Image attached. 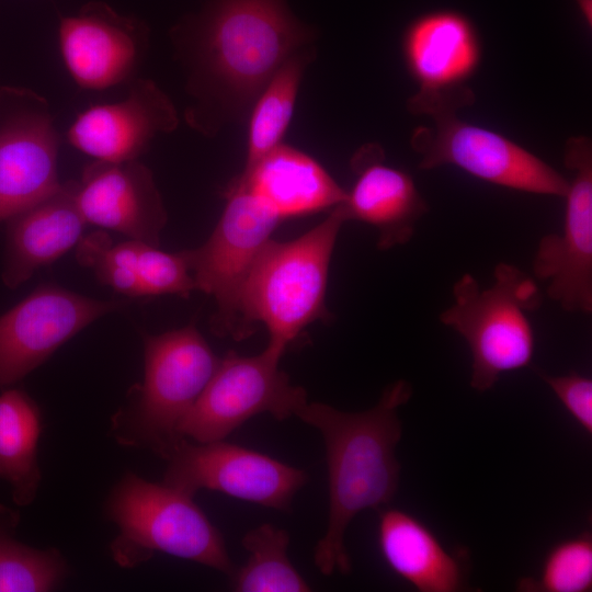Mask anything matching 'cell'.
I'll return each mask as SVG.
<instances>
[{
    "label": "cell",
    "mask_w": 592,
    "mask_h": 592,
    "mask_svg": "<svg viewBox=\"0 0 592 592\" xmlns=\"http://www.w3.org/2000/svg\"><path fill=\"white\" fill-rule=\"evenodd\" d=\"M282 220L332 209L344 191L311 157L278 145L237 178Z\"/></svg>",
    "instance_id": "obj_20"
},
{
    "label": "cell",
    "mask_w": 592,
    "mask_h": 592,
    "mask_svg": "<svg viewBox=\"0 0 592 592\" xmlns=\"http://www.w3.org/2000/svg\"><path fill=\"white\" fill-rule=\"evenodd\" d=\"M289 535L271 524L260 525L242 537L248 560L235 569L231 588L238 592H306L309 584L291 562Z\"/></svg>",
    "instance_id": "obj_24"
},
{
    "label": "cell",
    "mask_w": 592,
    "mask_h": 592,
    "mask_svg": "<svg viewBox=\"0 0 592 592\" xmlns=\"http://www.w3.org/2000/svg\"><path fill=\"white\" fill-rule=\"evenodd\" d=\"M452 292L453 303L439 318L468 344L473 389L485 392L503 374L531 365L536 338L528 314L543 303L534 277L500 262L490 286L481 287L471 274L465 273Z\"/></svg>",
    "instance_id": "obj_4"
},
{
    "label": "cell",
    "mask_w": 592,
    "mask_h": 592,
    "mask_svg": "<svg viewBox=\"0 0 592 592\" xmlns=\"http://www.w3.org/2000/svg\"><path fill=\"white\" fill-rule=\"evenodd\" d=\"M352 164L357 178L343 202L348 219L376 228L379 250L408 243L428 212L412 178L383 163L378 148L362 150Z\"/></svg>",
    "instance_id": "obj_18"
},
{
    "label": "cell",
    "mask_w": 592,
    "mask_h": 592,
    "mask_svg": "<svg viewBox=\"0 0 592 592\" xmlns=\"http://www.w3.org/2000/svg\"><path fill=\"white\" fill-rule=\"evenodd\" d=\"M583 18L591 24L592 0H576Z\"/></svg>",
    "instance_id": "obj_30"
},
{
    "label": "cell",
    "mask_w": 592,
    "mask_h": 592,
    "mask_svg": "<svg viewBox=\"0 0 592 592\" xmlns=\"http://www.w3.org/2000/svg\"><path fill=\"white\" fill-rule=\"evenodd\" d=\"M87 224L158 246L167 213L151 171L137 160L88 164L75 185Z\"/></svg>",
    "instance_id": "obj_16"
},
{
    "label": "cell",
    "mask_w": 592,
    "mask_h": 592,
    "mask_svg": "<svg viewBox=\"0 0 592 592\" xmlns=\"http://www.w3.org/2000/svg\"><path fill=\"white\" fill-rule=\"evenodd\" d=\"M435 126L414 133L412 146L421 169L455 166L485 182L506 189L563 197L568 180L547 162L509 138L455 118L432 115Z\"/></svg>",
    "instance_id": "obj_9"
},
{
    "label": "cell",
    "mask_w": 592,
    "mask_h": 592,
    "mask_svg": "<svg viewBox=\"0 0 592 592\" xmlns=\"http://www.w3.org/2000/svg\"><path fill=\"white\" fill-rule=\"evenodd\" d=\"M218 358L195 328L144 337V380L130 403L112 418L121 445L148 448L167 458L185 439L180 424L218 367Z\"/></svg>",
    "instance_id": "obj_5"
},
{
    "label": "cell",
    "mask_w": 592,
    "mask_h": 592,
    "mask_svg": "<svg viewBox=\"0 0 592 592\" xmlns=\"http://www.w3.org/2000/svg\"><path fill=\"white\" fill-rule=\"evenodd\" d=\"M312 57L314 53L307 49L291 56L259 94L249 122L244 168L281 145L294 112L304 70Z\"/></svg>",
    "instance_id": "obj_23"
},
{
    "label": "cell",
    "mask_w": 592,
    "mask_h": 592,
    "mask_svg": "<svg viewBox=\"0 0 592 592\" xmlns=\"http://www.w3.org/2000/svg\"><path fill=\"white\" fill-rule=\"evenodd\" d=\"M189 91L186 121L214 134L255 102L278 68L312 37L284 0H210L179 24Z\"/></svg>",
    "instance_id": "obj_1"
},
{
    "label": "cell",
    "mask_w": 592,
    "mask_h": 592,
    "mask_svg": "<svg viewBox=\"0 0 592 592\" xmlns=\"http://www.w3.org/2000/svg\"><path fill=\"white\" fill-rule=\"evenodd\" d=\"M138 276L143 296L173 294L187 297L196 289L186 250L166 252L141 242Z\"/></svg>",
    "instance_id": "obj_28"
},
{
    "label": "cell",
    "mask_w": 592,
    "mask_h": 592,
    "mask_svg": "<svg viewBox=\"0 0 592 592\" xmlns=\"http://www.w3.org/2000/svg\"><path fill=\"white\" fill-rule=\"evenodd\" d=\"M411 395V385L398 379L368 410L346 412L308 402L298 414L320 432L326 446L328 525L314 553L316 567L326 576L350 572L344 536L356 514L388 504L397 492L400 464L395 449L402 433L398 409Z\"/></svg>",
    "instance_id": "obj_2"
},
{
    "label": "cell",
    "mask_w": 592,
    "mask_h": 592,
    "mask_svg": "<svg viewBox=\"0 0 592 592\" xmlns=\"http://www.w3.org/2000/svg\"><path fill=\"white\" fill-rule=\"evenodd\" d=\"M282 356L270 346L253 356L230 351L182 420L180 434L207 443L224 440L257 414L278 421L298 417L308 403L307 392L280 368Z\"/></svg>",
    "instance_id": "obj_7"
},
{
    "label": "cell",
    "mask_w": 592,
    "mask_h": 592,
    "mask_svg": "<svg viewBox=\"0 0 592 592\" xmlns=\"http://www.w3.org/2000/svg\"><path fill=\"white\" fill-rule=\"evenodd\" d=\"M177 110L151 80L134 81L126 99L83 111L68 130L69 143L96 160H137L150 141L177 128Z\"/></svg>",
    "instance_id": "obj_17"
},
{
    "label": "cell",
    "mask_w": 592,
    "mask_h": 592,
    "mask_svg": "<svg viewBox=\"0 0 592 592\" xmlns=\"http://www.w3.org/2000/svg\"><path fill=\"white\" fill-rule=\"evenodd\" d=\"M537 375L553 390L572 419L592 433V379L576 372L550 375L536 369Z\"/></svg>",
    "instance_id": "obj_29"
},
{
    "label": "cell",
    "mask_w": 592,
    "mask_h": 592,
    "mask_svg": "<svg viewBox=\"0 0 592 592\" xmlns=\"http://www.w3.org/2000/svg\"><path fill=\"white\" fill-rule=\"evenodd\" d=\"M140 244L133 239L113 244L105 232L96 231L80 239L77 259L91 267L103 284L121 294L139 297L143 296L138 276Z\"/></svg>",
    "instance_id": "obj_27"
},
{
    "label": "cell",
    "mask_w": 592,
    "mask_h": 592,
    "mask_svg": "<svg viewBox=\"0 0 592 592\" xmlns=\"http://www.w3.org/2000/svg\"><path fill=\"white\" fill-rule=\"evenodd\" d=\"M105 512L118 528L110 549L122 568H135L163 553L228 577L235 570L220 532L193 496L127 473L110 492Z\"/></svg>",
    "instance_id": "obj_6"
},
{
    "label": "cell",
    "mask_w": 592,
    "mask_h": 592,
    "mask_svg": "<svg viewBox=\"0 0 592 592\" xmlns=\"http://www.w3.org/2000/svg\"><path fill=\"white\" fill-rule=\"evenodd\" d=\"M348 220L342 203L298 238L266 243L240 294L236 340L249 337L261 322L270 335L267 346L284 354L310 323L329 318V267L339 231Z\"/></svg>",
    "instance_id": "obj_3"
},
{
    "label": "cell",
    "mask_w": 592,
    "mask_h": 592,
    "mask_svg": "<svg viewBox=\"0 0 592 592\" xmlns=\"http://www.w3.org/2000/svg\"><path fill=\"white\" fill-rule=\"evenodd\" d=\"M42 415L24 391L8 389L0 395V478L11 486L15 504H31L38 491L42 473L37 446Z\"/></svg>",
    "instance_id": "obj_22"
},
{
    "label": "cell",
    "mask_w": 592,
    "mask_h": 592,
    "mask_svg": "<svg viewBox=\"0 0 592 592\" xmlns=\"http://www.w3.org/2000/svg\"><path fill=\"white\" fill-rule=\"evenodd\" d=\"M57 160L47 101L29 89L0 88V223L59 187Z\"/></svg>",
    "instance_id": "obj_11"
},
{
    "label": "cell",
    "mask_w": 592,
    "mask_h": 592,
    "mask_svg": "<svg viewBox=\"0 0 592 592\" xmlns=\"http://www.w3.org/2000/svg\"><path fill=\"white\" fill-rule=\"evenodd\" d=\"M225 197V208L207 241L186 252L196 289L217 304L213 332L235 339L241 291L282 219L237 178Z\"/></svg>",
    "instance_id": "obj_8"
},
{
    "label": "cell",
    "mask_w": 592,
    "mask_h": 592,
    "mask_svg": "<svg viewBox=\"0 0 592 592\" xmlns=\"http://www.w3.org/2000/svg\"><path fill=\"white\" fill-rule=\"evenodd\" d=\"M163 483L190 496L201 489L275 510H289L307 474L269 455L224 440L183 439L166 458Z\"/></svg>",
    "instance_id": "obj_10"
},
{
    "label": "cell",
    "mask_w": 592,
    "mask_h": 592,
    "mask_svg": "<svg viewBox=\"0 0 592 592\" xmlns=\"http://www.w3.org/2000/svg\"><path fill=\"white\" fill-rule=\"evenodd\" d=\"M568 180L561 232L540 238L532 262L534 276L546 283L547 296L565 311L592 312V148L572 137L565 148Z\"/></svg>",
    "instance_id": "obj_12"
},
{
    "label": "cell",
    "mask_w": 592,
    "mask_h": 592,
    "mask_svg": "<svg viewBox=\"0 0 592 592\" xmlns=\"http://www.w3.org/2000/svg\"><path fill=\"white\" fill-rule=\"evenodd\" d=\"M16 511L0 504V592H46L66 578L65 558L56 548L37 549L14 538Z\"/></svg>",
    "instance_id": "obj_25"
},
{
    "label": "cell",
    "mask_w": 592,
    "mask_h": 592,
    "mask_svg": "<svg viewBox=\"0 0 592 592\" xmlns=\"http://www.w3.org/2000/svg\"><path fill=\"white\" fill-rule=\"evenodd\" d=\"M76 182L61 183L52 194L9 219L2 273L14 288L38 267L59 259L82 238L86 226L75 194Z\"/></svg>",
    "instance_id": "obj_19"
},
{
    "label": "cell",
    "mask_w": 592,
    "mask_h": 592,
    "mask_svg": "<svg viewBox=\"0 0 592 592\" xmlns=\"http://www.w3.org/2000/svg\"><path fill=\"white\" fill-rule=\"evenodd\" d=\"M408 69L420 86L411 109L434 115L471 100L462 87L480 59L477 32L464 14L440 10L415 19L403 36Z\"/></svg>",
    "instance_id": "obj_14"
},
{
    "label": "cell",
    "mask_w": 592,
    "mask_h": 592,
    "mask_svg": "<svg viewBox=\"0 0 592 592\" xmlns=\"http://www.w3.org/2000/svg\"><path fill=\"white\" fill-rule=\"evenodd\" d=\"M122 301L41 286L0 317V386L16 383L61 344Z\"/></svg>",
    "instance_id": "obj_13"
},
{
    "label": "cell",
    "mask_w": 592,
    "mask_h": 592,
    "mask_svg": "<svg viewBox=\"0 0 592 592\" xmlns=\"http://www.w3.org/2000/svg\"><path fill=\"white\" fill-rule=\"evenodd\" d=\"M148 43L146 24L122 15L102 1H90L60 20L65 65L82 89L103 90L128 80Z\"/></svg>",
    "instance_id": "obj_15"
},
{
    "label": "cell",
    "mask_w": 592,
    "mask_h": 592,
    "mask_svg": "<svg viewBox=\"0 0 592 592\" xmlns=\"http://www.w3.org/2000/svg\"><path fill=\"white\" fill-rule=\"evenodd\" d=\"M378 544L388 567L417 591L456 592L464 587L460 560L414 515L382 510Z\"/></svg>",
    "instance_id": "obj_21"
},
{
    "label": "cell",
    "mask_w": 592,
    "mask_h": 592,
    "mask_svg": "<svg viewBox=\"0 0 592 592\" xmlns=\"http://www.w3.org/2000/svg\"><path fill=\"white\" fill-rule=\"evenodd\" d=\"M520 591L588 592L592 590V536L585 531L550 548L537 578H522Z\"/></svg>",
    "instance_id": "obj_26"
}]
</instances>
